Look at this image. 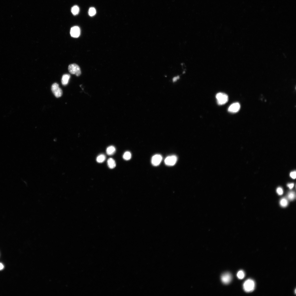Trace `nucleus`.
Instances as JSON below:
<instances>
[{
  "label": "nucleus",
  "instance_id": "obj_10",
  "mask_svg": "<svg viewBox=\"0 0 296 296\" xmlns=\"http://www.w3.org/2000/svg\"><path fill=\"white\" fill-rule=\"evenodd\" d=\"M70 76L69 74H64L61 79V83L64 86L66 85L68 83Z\"/></svg>",
  "mask_w": 296,
  "mask_h": 296
},
{
  "label": "nucleus",
  "instance_id": "obj_1",
  "mask_svg": "<svg viewBox=\"0 0 296 296\" xmlns=\"http://www.w3.org/2000/svg\"><path fill=\"white\" fill-rule=\"evenodd\" d=\"M243 286L245 291L247 293H250L252 292L254 290L255 287V283L254 280L249 279L245 282Z\"/></svg>",
  "mask_w": 296,
  "mask_h": 296
},
{
  "label": "nucleus",
  "instance_id": "obj_5",
  "mask_svg": "<svg viewBox=\"0 0 296 296\" xmlns=\"http://www.w3.org/2000/svg\"><path fill=\"white\" fill-rule=\"evenodd\" d=\"M178 160V158L176 155H172L167 157L165 160V164L168 166H173L175 164Z\"/></svg>",
  "mask_w": 296,
  "mask_h": 296
},
{
  "label": "nucleus",
  "instance_id": "obj_4",
  "mask_svg": "<svg viewBox=\"0 0 296 296\" xmlns=\"http://www.w3.org/2000/svg\"><path fill=\"white\" fill-rule=\"evenodd\" d=\"M51 90L53 94L57 98L60 97L62 95V91L59 88V85L57 83H54L52 85Z\"/></svg>",
  "mask_w": 296,
  "mask_h": 296
},
{
  "label": "nucleus",
  "instance_id": "obj_3",
  "mask_svg": "<svg viewBox=\"0 0 296 296\" xmlns=\"http://www.w3.org/2000/svg\"><path fill=\"white\" fill-rule=\"evenodd\" d=\"M68 69L70 73L75 74L77 76H80L81 74L80 67L76 64L74 63L70 65Z\"/></svg>",
  "mask_w": 296,
  "mask_h": 296
},
{
  "label": "nucleus",
  "instance_id": "obj_11",
  "mask_svg": "<svg viewBox=\"0 0 296 296\" xmlns=\"http://www.w3.org/2000/svg\"><path fill=\"white\" fill-rule=\"evenodd\" d=\"M107 164L108 167L111 169H113L116 167V162L112 158H110L108 159Z\"/></svg>",
  "mask_w": 296,
  "mask_h": 296
},
{
  "label": "nucleus",
  "instance_id": "obj_6",
  "mask_svg": "<svg viewBox=\"0 0 296 296\" xmlns=\"http://www.w3.org/2000/svg\"><path fill=\"white\" fill-rule=\"evenodd\" d=\"M162 160V157L160 154H157L153 156L152 159V164L154 166H157L160 164Z\"/></svg>",
  "mask_w": 296,
  "mask_h": 296
},
{
  "label": "nucleus",
  "instance_id": "obj_21",
  "mask_svg": "<svg viewBox=\"0 0 296 296\" xmlns=\"http://www.w3.org/2000/svg\"><path fill=\"white\" fill-rule=\"evenodd\" d=\"M290 176L291 178L293 179H295L296 177V172L295 171L291 172Z\"/></svg>",
  "mask_w": 296,
  "mask_h": 296
},
{
  "label": "nucleus",
  "instance_id": "obj_7",
  "mask_svg": "<svg viewBox=\"0 0 296 296\" xmlns=\"http://www.w3.org/2000/svg\"><path fill=\"white\" fill-rule=\"evenodd\" d=\"M232 277L231 274L228 272L223 274L221 276V281L225 284H228L232 280Z\"/></svg>",
  "mask_w": 296,
  "mask_h": 296
},
{
  "label": "nucleus",
  "instance_id": "obj_12",
  "mask_svg": "<svg viewBox=\"0 0 296 296\" xmlns=\"http://www.w3.org/2000/svg\"><path fill=\"white\" fill-rule=\"evenodd\" d=\"M116 152V149L115 147L111 146H109L106 150V152L107 154L109 155H112L114 154Z\"/></svg>",
  "mask_w": 296,
  "mask_h": 296
},
{
  "label": "nucleus",
  "instance_id": "obj_2",
  "mask_svg": "<svg viewBox=\"0 0 296 296\" xmlns=\"http://www.w3.org/2000/svg\"><path fill=\"white\" fill-rule=\"evenodd\" d=\"M217 103L219 105H223L226 103L228 101V95L224 93H219L216 96Z\"/></svg>",
  "mask_w": 296,
  "mask_h": 296
},
{
  "label": "nucleus",
  "instance_id": "obj_22",
  "mask_svg": "<svg viewBox=\"0 0 296 296\" xmlns=\"http://www.w3.org/2000/svg\"><path fill=\"white\" fill-rule=\"evenodd\" d=\"M294 184L293 183H291V184H289L287 185V186L290 189H292L293 188L294 186Z\"/></svg>",
  "mask_w": 296,
  "mask_h": 296
},
{
  "label": "nucleus",
  "instance_id": "obj_13",
  "mask_svg": "<svg viewBox=\"0 0 296 296\" xmlns=\"http://www.w3.org/2000/svg\"><path fill=\"white\" fill-rule=\"evenodd\" d=\"M288 201L285 198H283L280 200V206L283 207H287L288 205Z\"/></svg>",
  "mask_w": 296,
  "mask_h": 296
},
{
  "label": "nucleus",
  "instance_id": "obj_14",
  "mask_svg": "<svg viewBox=\"0 0 296 296\" xmlns=\"http://www.w3.org/2000/svg\"><path fill=\"white\" fill-rule=\"evenodd\" d=\"M106 157L105 155L101 154L97 157L96 160L98 163H102L105 160Z\"/></svg>",
  "mask_w": 296,
  "mask_h": 296
},
{
  "label": "nucleus",
  "instance_id": "obj_20",
  "mask_svg": "<svg viewBox=\"0 0 296 296\" xmlns=\"http://www.w3.org/2000/svg\"><path fill=\"white\" fill-rule=\"evenodd\" d=\"M276 192L278 194V195H282L283 194V189L280 187H279L277 188Z\"/></svg>",
  "mask_w": 296,
  "mask_h": 296
},
{
  "label": "nucleus",
  "instance_id": "obj_8",
  "mask_svg": "<svg viewBox=\"0 0 296 296\" xmlns=\"http://www.w3.org/2000/svg\"><path fill=\"white\" fill-rule=\"evenodd\" d=\"M80 34V28L77 26H75L71 28L70 31V34L72 37L78 38Z\"/></svg>",
  "mask_w": 296,
  "mask_h": 296
},
{
  "label": "nucleus",
  "instance_id": "obj_17",
  "mask_svg": "<svg viewBox=\"0 0 296 296\" xmlns=\"http://www.w3.org/2000/svg\"><path fill=\"white\" fill-rule=\"evenodd\" d=\"M295 193L293 191H291L289 192L287 195L288 198L290 201H293L295 199Z\"/></svg>",
  "mask_w": 296,
  "mask_h": 296
},
{
  "label": "nucleus",
  "instance_id": "obj_9",
  "mask_svg": "<svg viewBox=\"0 0 296 296\" xmlns=\"http://www.w3.org/2000/svg\"><path fill=\"white\" fill-rule=\"evenodd\" d=\"M240 105L239 103H234L229 106L228 109V111L233 113L237 112L240 110Z\"/></svg>",
  "mask_w": 296,
  "mask_h": 296
},
{
  "label": "nucleus",
  "instance_id": "obj_19",
  "mask_svg": "<svg viewBox=\"0 0 296 296\" xmlns=\"http://www.w3.org/2000/svg\"><path fill=\"white\" fill-rule=\"evenodd\" d=\"M88 13L89 16L91 17L95 15L96 14V10L94 8H91L89 10Z\"/></svg>",
  "mask_w": 296,
  "mask_h": 296
},
{
  "label": "nucleus",
  "instance_id": "obj_15",
  "mask_svg": "<svg viewBox=\"0 0 296 296\" xmlns=\"http://www.w3.org/2000/svg\"><path fill=\"white\" fill-rule=\"evenodd\" d=\"M72 13L74 15L78 14L79 12V8L77 6H74L71 8Z\"/></svg>",
  "mask_w": 296,
  "mask_h": 296
},
{
  "label": "nucleus",
  "instance_id": "obj_23",
  "mask_svg": "<svg viewBox=\"0 0 296 296\" xmlns=\"http://www.w3.org/2000/svg\"><path fill=\"white\" fill-rule=\"evenodd\" d=\"M4 268V265L1 263H0V270H2Z\"/></svg>",
  "mask_w": 296,
  "mask_h": 296
},
{
  "label": "nucleus",
  "instance_id": "obj_18",
  "mask_svg": "<svg viewBox=\"0 0 296 296\" xmlns=\"http://www.w3.org/2000/svg\"><path fill=\"white\" fill-rule=\"evenodd\" d=\"M245 276V274L244 271L242 270H240L238 272L237 276L239 279H243L244 278Z\"/></svg>",
  "mask_w": 296,
  "mask_h": 296
},
{
  "label": "nucleus",
  "instance_id": "obj_24",
  "mask_svg": "<svg viewBox=\"0 0 296 296\" xmlns=\"http://www.w3.org/2000/svg\"><path fill=\"white\" fill-rule=\"evenodd\" d=\"M179 78V76H177V77H176L174 78L173 79V82H174L176 81L177 80H178Z\"/></svg>",
  "mask_w": 296,
  "mask_h": 296
},
{
  "label": "nucleus",
  "instance_id": "obj_16",
  "mask_svg": "<svg viewBox=\"0 0 296 296\" xmlns=\"http://www.w3.org/2000/svg\"><path fill=\"white\" fill-rule=\"evenodd\" d=\"M123 158L125 160H129L131 158V153L129 152H125L123 155Z\"/></svg>",
  "mask_w": 296,
  "mask_h": 296
}]
</instances>
